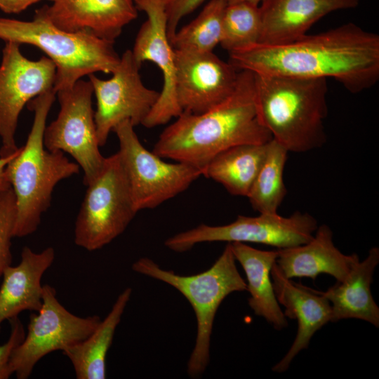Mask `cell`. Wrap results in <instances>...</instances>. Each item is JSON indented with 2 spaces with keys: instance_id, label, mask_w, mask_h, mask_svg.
Returning <instances> with one entry per match:
<instances>
[{
  "instance_id": "obj_30",
  "label": "cell",
  "mask_w": 379,
  "mask_h": 379,
  "mask_svg": "<svg viewBox=\"0 0 379 379\" xmlns=\"http://www.w3.org/2000/svg\"><path fill=\"white\" fill-rule=\"evenodd\" d=\"M205 0H166V15L169 41L178 30L180 20L195 11Z\"/></svg>"
},
{
  "instance_id": "obj_5",
  "label": "cell",
  "mask_w": 379,
  "mask_h": 379,
  "mask_svg": "<svg viewBox=\"0 0 379 379\" xmlns=\"http://www.w3.org/2000/svg\"><path fill=\"white\" fill-rule=\"evenodd\" d=\"M132 269L175 288L192 305L197 329L187 373L192 378L201 375L210 360L211 338L218 309L228 295L247 289L246 282L237 270L230 243L210 268L199 274H178L146 257L134 262Z\"/></svg>"
},
{
  "instance_id": "obj_34",
  "label": "cell",
  "mask_w": 379,
  "mask_h": 379,
  "mask_svg": "<svg viewBox=\"0 0 379 379\" xmlns=\"http://www.w3.org/2000/svg\"><path fill=\"white\" fill-rule=\"evenodd\" d=\"M55 1V0H52V1Z\"/></svg>"
},
{
  "instance_id": "obj_31",
  "label": "cell",
  "mask_w": 379,
  "mask_h": 379,
  "mask_svg": "<svg viewBox=\"0 0 379 379\" xmlns=\"http://www.w3.org/2000/svg\"><path fill=\"white\" fill-rule=\"evenodd\" d=\"M40 1L42 0H0V10L8 14H18Z\"/></svg>"
},
{
  "instance_id": "obj_17",
  "label": "cell",
  "mask_w": 379,
  "mask_h": 379,
  "mask_svg": "<svg viewBox=\"0 0 379 379\" xmlns=\"http://www.w3.org/2000/svg\"><path fill=\"white\" fill-rule=\"evenodd\" d=\"M271 278L277 299L285 308L284 316L298 322L293 343L282 359L272 367L273 371L282 373L301 350L308 347L314 334L331 321L332 310L325 296L286 278L276 262L271 270Z\"/></svg>"
},
{
  "instance_id": "obj_12",
  "label": "cell",
  "mask_w": 379,
  "mask_h": 379,
  "mask_svg": "<svg viewBox=\"0 0 379 379\" xmlns=\"http://www.w3.org/2000/svg\"><path fill=\"white\" fill-rule=\"evenodd\" d=\"M20 44L5 42L0 64V157L19 149L15 133L19 116L26 104L54 89L56 67L48 57L31 60L20 51Z\"/></svg>"
},
{
  "instance_id": "obj_3",
  "label": "cell",
  "mask_w": 379,
  "mask_h": 379,
  "mask_svg": "<svg viewBox=\"0 0 379 379\" xmlns=\"http://www.w3.org/2000/svg\"><path fill=\"white\" fill-rule=\"evenodd\" d=\"M55 96L56 91L51 89L27 103L34 113L31 131L25 145L6 166V176L16 201L14 237L33 234L50 206L56 185L79 173V166L70 161L64 152L50 151L44 144L46 119Z\"/></svg>"
},
{
  "instance_id": "obj_24",
  "label": "cell",
  "mask_w": 379,
  "mask_h": 379,
  "mask_svg": "<svg viewBox=\"0 0 379 379\" xmlns=\"http://www.w3.org/2000/svg\"><path fill=\"white\" fill-rule=\"evenodd\" d=\"M267 143L239 145L222 151L211 160L203 175L220 183L232 195L247 197L263 161Z\"/></svg>"
},
{
  "instance_id": "obj_1",
  "label": "cell",
  "mask_w": 379,
  "mask_h": 379,
  "mask_svg": "<svg viewBox=\"0 0 379 379\" xmlns=\"http://www.w3.org/2000/svg\"><path fill=\"white\" fill-rule=\"evenodd\" d=\"M237 69L290 77L333 78L352 93L379 80V36L349 22L282 45L255 44L229 52Z\"/></svg>"
},
{
  "instance_id": "obj_15",
  "label": "cell",
  "mask_w": 379,
  "mask_h": 379,
  "mask_svg": "<svg viewBox=\"0 0 379 379\" xmlns=\"http://www.w3.org/2000/svg\"><path fill=\"white\" fill-rule=\"evenodd\" d=\"M175 51L176 101L182 112L199 114L225 100L239 70L212 52Z\"/></svg>"
},
{
  "instance_id": "obj_21",
  "label": "cell",
  "mask_w": 379,
  "mask_h": 379,
  "mask_svg": "<svg viewBox=\"0 0 379 379\" xmlns=\"http://www.w3.org/2000/svg\"><path fill=\"white\" fill-rule=\"evenodd\" d=\"M379 263V248L373 247L368 256L357 262L346 278L337 281L327 291L319 293L331 303V321L354 318L366 321L379 327V307L371 291V285L376 266Z\"/></svg>"
},
{
  "instance_id": "obj_16",
  "label": "cell",
  "mask_w": 379,
  "mask_h": 379,
  "mask_svg": "<svg viewBox=\"0 0 379 379\" xmlns=\"http://www.w3.org/2000/svg\"><path fill=\"white\" fill-rule=\"evenodd\" d=\"M35 13L69 32H85L114 43L138 16L133 0H55Z\"/></svg>"
},
{
  "instance_id": "obj_28",
  "label": "cell",
  "mask_w": 379,
  "mask_h": 379,
  "mask_svg": "<svg viewBox=\"0 0 379 379\" xmlns=\"http://www.w3.org/2000/svg\"><path fill=\"white\" fill-rule=\"evenodd\" d=\"M15 197L11 187L0 190V279L11 265V239L14 237L16 219Z\"/></svg>"
},
{
  "instance_id": "obj_29",
  "label": "cell",
  "mask_w": 379,
  "mask_h": 379,
  "mask_svg": "<svg viewBox=\"0 0 379 379\" xmlns=\"http://www.w3.org/2000/svg\"><path fill=\"white\" fill-rule=\"evenodd\" d=\"M11 333L8 340L0 345V379H8L13 375L10 361L15 348L25 336L24 326L18 317L9 320Z\"/></svg>"
},
{
  "instance_id": "obj_27",
  "label": "cell",
  "mask_w": 379,
  "mask_h": 379,
  "mask_svg": "<svg viewBox=\"0 0 379 379\" xmlns=\"http://www.w3.org/2000/svg\"><path fill=\"white\" fill-rule=\"evenodd\" d=\"M261 24L259 4L245 1L227 3L220 44L229 53L257 44Z\"/></svg>"
},
{
  "instance_id": "obj_25",
  "label": "cell",
  "mask_w": 379,
  "mask_h": 379,
  "mask_svg": "<svg viewBox=\"0 0 379 379\" xmlns=\"http://www.w3.org/2000/svg\"><path fill=\"white\" fill-rule=\"evenodd\" d=\"M288 152L273 138L267 143L263 161L247 196L260 213H277L286 194L283 175Z\"/></svg>"
},
{
  "instance_id": "obj_6",
  "label": "cell",
  "mask_w": 379,
  "mask_h": 379,
  "mask_svg": "<svg viewBox=\"0 0 379 379\" xmlns=\"http://www.w3.org/2000/svg\"><path fill=\"white\" fill-rule=\"evenodd\" d=\"M0 39L44 51L56 67L55 91L73 86L86 75L112 73L120 57L114 43L85 32H69L35 13L31 21L0 18Z\"/></svg>"
},
{
  "instance_id": "obj_14",
  "label": "cell",
  "mask_w": 379,
  "mask_h": 379,
  "mask_svg": "<svg viewBox=\"0 0 379 379\" xmlns=\"http://www.w3.org/2000/svg\"><path fill=\"white\" fill-rule=\"evenodd\" d=\"M138 11L145 12L147 19L136 36L133 58L139 65L154 62L160 69L164 84L160 96L142 126L153 128L168 122L182 114L175 93V51L167 33L166 0H133Z\"/></svg>"
},
{
  "instance_id": "obj_8",
  "label": "cell",
  "mask_w": 379,
  "mask_h": 379,
  "mask_svg": "<svg viewBox=\"0 0 379 379\" xmlns=\"http://www.w3.org/2000/svg\"><path fill=\"white\" fill-rule=\"evenodd\" d=\"M112 132L119 140L117 152L138 212L159 206L203 175L199 168L181 162H166L146 149L129 120L118 124Z\"/></svg>"
},
{
  "instance_id": "obj_13",
  "label": "cell",
  "mask_w": 379,
  "mask_h": 379,
  "mask_svg": "<svg viewBox=\"0 0 379 379\" xmlns=\"http://www.w3.org/2000/svg\"><path fill=\"white\" fill-rule=\"evenodd\" d=\"M140 67L131 50H126L110 79L88 75L96 98L94 118L100 147L106 144L120 122L129 120L134 126L142 124L159 100L160 92L143 84Z\"/></svg>"
},
{
  "instance_id": "obj_22",
  "label": "cell",
  "mask_w": 379,
  "mask_h": 379,
  "mask_svg": "<svg viewBox=\"0 0 379 379\" xmlns=\"http://www.w3.org/2000/svg\"><path fill=\"white\" fill-rule=\"evenodd\" d=\"M230 244L236 261L246 274L251 309L275 329L279 331L287 327L286 317L281 310L271 279V270L276 262L278 251L259 250L241 242Z\"/></svg>"
},
{
  "instance_id": "obj_18",
  "label": "cell",
  "mask_w": 379,
  "mask_h": 379,
  "mask_svg": "<svg viewBox=\"0 0 379 379\" xmlns=\"http://www.w3.org/2000/svg\"><path fill=\"white\" fill-rule=\"evenodd\" d=\"M359 0H262L261 31L257 44L282 45L307 34V30L328 13L354 8Z\"/></svg>"
},
{
  "instance_id": "obj_4",
  "label": "cell",
  "mask_w": 379,
  "mask_h": 379,
  "mask_svg": "<svg viewBox=\"0 0 379 379\" xmlns=\"http://www.w3.org/2000/svg\"><path fill=\"white\" fill-rule=\"evenodd\" d=\"M254 75L258 119L272 138L288 152L322 146L326 140V79Z\"/></svg>"
},
{
  "instance_id": "obj_10",
  "label": "cell",
  "mask_w": 379,
  "mask_h": 379,
  "mask_svg": "<svg viewBox=\"0 0 379 379\" xmlns=\"http://www.w3.org/2000/svg\"><path fill=\"white\" fill-rule=\"evenodd\" d=\"M100 321L98 315L81 317L72 314L57 299L55 289L44 285L42 305L31 314L25 336L11 357L13 374L18 379L28 378L43 357L82 341Z\"/></svg>"
},
{
  "instance_id": "obj_11",
  "label": "cell",
  "mask_w": 379,
  "mask_h": 379,
  "mask_svg": "<svg viewBox=\"0 0 379 379\" xmlns=\"http://www.w3.org/2000/svg\"><path fill=\"white\" fill-rule=\"evenodd\" d=\"M91 81L79 79L70 88L56 91L60 103L57 118L44 133V144L50 151L70 154L84 172L87 185L100 172L105 157L100 152Z\"/></svg>"
},
{
  "instance_id": "obj_32",
  "label": "cell",
  "mask_w": 379,
  "mask_h": 379,
  "mask_svg": "<svg viewBox=\"0 0 379 379\" xmlns=\"http://www.w3.org/2000/svg\"><path fill=\"white\" fill-rule=\"evenodd\" d=\"M18 150L13 155L0 157V190H4L11 187L6 176V169L9 161L16 155Z\"/></svg>"
},
{
  "instance_id": "obj_23",
  "label": "cell",
  "mask_w": 379,
  "mask_h": 379,
  "mask_svg": "<svg viewBox=\"0 0 379 379\" xmlns=\"http://www.w3.org/2000/svg\"><path fill=\"white\" fill-rule=\"evenodd\" d=\"M131 293V288L124 289L95 330L82 341L62 351L72 364L77 379L106 378L107 354Z\"/></svg>"
},
{
  "instance_id": "obj_19",
  "label": "cell",
  "mask_w": 379,
  "mask_h": 379,
  "mask_svg": "<svg viewBox=\"0 0 379 379\" xmlns=\"http://www.w3.org/2000/svg\"><path fill=\"white\" fill-rule=\"evenodd\" d=\"M55 257L53 247L35 252L24 246L20 262L5 269L0 286V329L4 321L18 317L23 311L36 312L40 310L44 286L41 279Z\"/></svg>"
},
{
  "instance_id": "obj_9",
  "label": "cell",
  "mask_w": 379,
  "mask_h": 379,
  "mask_svg": "<svg viewBox=\"0 0 379 379\" xmlns=\"http://www.w3.org/2000/svg\"><path fill=\"white\" fill-rule=\"evenodd\" d=\"M317 227L312 215L300 211L289 217L277 213H260L255 217L239 215L234 222L224 225L201 224L168 238L164 244L178 253L189 251L200 243L214 241L257 243L281 249L307 243Z\"/></svg>"
},
{
  "instance_id": "obj_33",
  "label": "cell",
  "mask_w": 379,
  "mask_h": 379,
  "mask_svg": "<svg viewBox=\"0 0 379 379\" xmlns=\"http://www.w3.org/2000/svg\"><path fill=\"white\" fill-rule=\"evenodd\" d=\"M245 1L253 3L255 4H259L262 0H227V2L229 4V3H234L237 1Z\"/></svg>"
},
{
  "instance_id": "obj_2",
  "label": "cell",
  "mask_w": 379,
  "mask_h": 379,
  "mask_svg": "<svg viewBox=\"0 0 379 379\" xmlns=\"http://www.w3.org/2000/svg\"><path fill=\"white\" fill-rule=\"evenodd\" d=\"M272 139L260 123L256 109L255 75L239 70L233 93L199 114L182 112L160 134L152 152L204 170L217 154L244 144H265Z\"/></svg>"
},
{
  "instance_id": "obj_7",
  "label": "cell",
  "mask_w": 379,
  "mask_h": 379,
  "mask_svg": "<svg viewBox=\"0 0 379 379\" xmlns=\"http://www.w3.org/2000/svg\"><path fill=\"white\" fill-rule=\"evenodd\" d=\"M77 215L74 241L88 251L102 248L121 234L138 213L118 152L105 157L87 185Z\"/></svg>"
},
{
  "instance_id": "obj_20",
  "label": "cell",
  "mask_w": 379,
  "mask_h": 379,
  "mask_svg": "<svg viewBox=\"0 0 379 379\" xmlns=\"http://www.w3.org/2000/svg\"><path fill=\"white\" fill-rule=\"evenodd\" d=\"M277 251L276 264L290 279L309 277L314 281L319 274L324 273L342 281L359 260L356 253L345 255L334 245L332 230L325 224L317 227L307 243Z\"/></svg>"
},
{
  "instance_id": "obj_26",
  "label": "cell",
  "mask_w": 379,
  "mask_h": 379,
  "mask_svg": "<svg viewBox=\"0 0 379 379\" xmlns=\"http://www.w3.org/2000/svg\"><path fill=\"white\" fill-rule=\"evenodd\" d=\"M227 0H211L190 23L177 30L170 41L176 50L212 52L220 44Z\"/></svg>"
}]
</instances>
